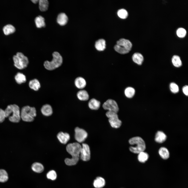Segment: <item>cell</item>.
<instances>
[{
  "mask_svg": "<svg viewBox=\"0 0 188 188\" xmlns=\"http://www.w3.org/2000/svg\"><path fill=\"white\" fill-rule=\"evenodd\" d=\"M95 46L97 50L99 51H103L105 48V41L103 39H99L96 41Z\"/></svg>",
  "mask_w": 188,
  "mask_h": 188,
  "instance_id": "603a6c76",
  "label": "cell"
},
{
  "mask_svg": "<svg viewBox=\"0 0 188 188\" xmlns=\"http://www.w3.org/2000/svg\"><path fill=\"white\" fill-rule=\"evenodd\" d=\"M176 33L178 37L183 38L185 36L186 32L184 28L180 27L177 30Z\"/></svg>",
  "mask_w": 188,
  "mask_h": 188,
  "instance_id": "e575fe53",
  "label": "cell"
},
{
  "mask_svg": "<svg viewBox=\"0 0 188 188\" xmlns=\"http://www.w3.org/2000/svg\"><path fill=\"white\" fill-rule=\"evenodd\" d=\"M41 111L42 114L46 116H50L53 113L51 106L48 104H44L42 106L41 109Z\"/></svg>",
  "mask_w": 188,
  "mask_h": 188,
  "instance_id": "9a60e30c",
  "label": "cell"
},
{
  "mask_svg": "<svg viewBox=\"0 0 188 188\" xmlns=\"http://www.w3.org/2000/svg\"><path fill=\"white\" fill-rule=\"evenodd\" d=\"M74 84L76 87L80 90L83 89L86 86V82L85 80L83 77H77L74 81Z\"/></svg>",
  "mask_w": 188,
  "mask_h": 188,
  "instance_id": "7c38bea8",
  "label": "cell"
},
{
  "mask_svg": "<svg viewBox=\"0 0 188 188\" xmlns=\"http://www.w3.org/2000/svg\"><path fill=\"white\" fill-rule=\"evenodd\" d=\"M75 138L78 143L84 142L87 137V133L84 129L77 127L75 129Z\"/></svg>",
  "mask_w": 188,
  "mask_h": 188,
  "instance_id": "8fae6325",
  "label": "cell"
},
{
  "mask_svg": "<svg viewBox=\"0 0 188 188\" xmlns=\"http://www.w3.org/2000/svg\"><path fill=\"white\" fill-rule=\"evenodd\" d=\"M158 153L161 157L163 159H167L169 157V152L167 149L164 147H161L159 150Z\"/></svg>",
  "mask_w": 188,
  "mask_h": 188,
  "instance_id": "484cf974",
  "label": "cell"
},
{
  "mask_svg": "<svg viewBox=\"0 0 188 188\" xmlns=\"http://www.w3.org/2000/svg\"><path fill=\"white\" fill-rule=\"evenodd\" d=\"M30 88L35 91H37L41 87L40 84L38 79H34L30 80L28 83Z\"/></svg>",
  "mask_w": 188,
  "mask_h": 188,
  "instance_id": "d6986e66",
  "label": "cell"
},
{
  "mask_svg": "<svg viewBox=\"0 0 188 188\" xmlns=\"http://www.w3.org/2000/svg\"><path fill=\"white\" fill-rule=\"evenodd\" d=\"M129 142L131 145L134 146L129 148L130 151L134 153L138 154L144 151L146 149L144 141L139 137H135L131 138L129 140Z\"/></svg>",
  "mask_w": 188,
  "mask_h": 188,
  "instance_id": "277c9868",
  "label": "cell"
},
{
  "mask_svg": "<svg viewBox=\"0 0 188 188\" xmlns=\"http://www.w3.org/2000/svg\"><path fill=\"white\" fill-rule=\"evenodd\" d=\"M149 157L148 153L144 151L138 154V159L140 162L144 163L148 160Z\"/></svg>",
  "mask_w": 188,
  "mask_h": 188,
  "instance_id": "f546056e",
  "label": "cell"
},
{
  "mask_svg": "<svg viewBox=\"0 0 188 188\" xmlns=\"http://www.w3.org/2000/svg\"><path fill=\"white\" fill-rule=\"evenodd\" d=\"M57 136L59 142L63 144H66L70 139V136L68 133L62 132H59Z\"/></svg>",
  "mask_w": 188,
  "mask_h": 188,
  "instance_id": "4fadbf2b",
  "label": "cell"
},
{
  "mask_svg": "<svg viewBox=\"0 0 188 188\" xmlns=\"http://www.w3.org/2000/svg\"><path fill=\"white\" fill-rule=\"evenodd\" d=\"M173 65L176 67H179L182 65V62L180 57L177 55H174L172 59Z\"/></svg>",
  "mask_w": 188,
  "mask_h": 188,
  "instance_id": "4dcf8cb0",
  "label": "cell"
},
{
  "mask_svg": "<svg viewBox=\"0 0 188 188\" xmlns=\"http://www.w3.org/2000/svg\"><path fill=\"white\" fill-rule=\"evenodd\" d=\"M36 115V111L35 108L28 105L23 107L20 111L21 118L25 122L33 121Z\"/></svg>",
  "mask_w": 188,
  "mask_h": 188,
  "instance_id": "5b68a950",
  "label": "cell"
},
{
  "mask_svg": "<svg viewBox=\"0 0 188 188\" xmlns=\"http://www.w3.org/2000/svg\"><path fill=\"white\" fill-rule=\"evenodd\" d=\"M80 157L84 161H89L91 157V153L89 146L86 143H83L81 148Z\"/></svg>",
  "mask_w": 188,
  "mask_h": 188,
  "instance_id": "30bf717a",
  "label": "cell"
},
{
  "mask_svg": "<svg viewBox=\"0 0 188 188\" xmlns=\"http://www.w3.org/2000/svg\"><path fill=\"white\" fill-rule=\"evenodd\" d=\"M170 88L171 91L174 93H176L178 92L179 91L178 85L174 83H172L170 84Z\"/></svg>",
  "mask_w": 188,
  "mask_h": 188,
  "instance_id": "d590c367",
  "label": "cell"
},
{
  "mask_svg": "<svg viewBox=\"0 0 188 188\" xmlns=\"http://www.w3.org/2000/svg\"><path fill=\"white\" fill-rule=\"evenodd\" d=\"M132 44L128 40L121 38L117 41L114 47L115 50L118 53L124 54L128 53L131 50Z\"/></svg>",
  "mask_w": 188,
  "mask_h": 188,
  "instance_id": "8992f818",
  "label": "cell"
},
{
  "mask_svg": "<svg viewBox=\"0 0 188 188\" xmlns=\"http://www.w3.org/2000/svg\"><path fill=\"white\" fill-rule=\"evenodd\" d=\"M106 115L108 118L109 123L112 127L116 128L120 127L122 122L119 119L117 113L108 111L106 112Z\"/></svg>",
  "mask_w": 188,
  "mask_h": 188,
  "instance_id": "ba28073f",
  "label": "cell"
},
{
  "mask_svg": "<svg viewBox=\"0 0 188 188\" xmlns=\"http://www.w3.org/2000/svg\"><path fill=\"white\" fill-rule=\"evenodd\" d=\"M167 136L163 132L158 131L156 133L155 137V141L161 143L164 142L167 139Z\"/></svg>",
  "mask_w": 188,
  "mask_h": 188,
  "instance_id": "ffe728a7",
  "label": "cell"
},
{
  "mask_svg": "<svg viewBox=\"0 0 188 188\" xmlns=\"http://www.w3.org/2000/svg\"><path fill=\"white\" fill-rule=\"evenodd\" d=\"M106 182L104 179L101 177H97L94 180L93 185L95 188H102L105 185Z\"/></svg>",
  "mask_w": 188,
  "mask_h": 188,
  "instance_id": "5bb4252c",
  "label": "cell"
},
{
  "mask_svg": "<svg viewBox=\"0 0 188 188\" xmlns=\"http://www.w3.org/2000/svg\"><path fill=\"white\" fill-rule=\"evenodd\" d=\"M14 66L19 69H22L27 67L29 63L27 57L21 52H18L13 57Z\"/></svg>",
  "mask_w": 188,
  "mask_h": 188,
  "instance_id": "52a82bcc",
  "label": "cell"
},
{
  "mask_svg": "<svg viewBox=\"0 0 188 188\" xmlns=\"http://www.w3.org/2000/svg\"><path fill=\"white\" fill-rule=\"evenodd\" d=\"M101 103L96 99L93 98L89 102L88 105L90 109L93 110L98 109L100 106Z\"/></svg>",
  "mask_w": 188,
  "mask_h": 188,
  "instance_id": "ac0fdd59",
  "label": "cell"
},
{
  "mask_svg": "<svg viewBox=\"0 0 188 188\" xmlns=\"http://www.w3.org/2000/svg\"><path fill=\"white\" fill-rule=\"evenodd\" d=\"M117 14L122 19L126 18L128 15L127 11L124 9H121L119 10L117 12Z\"/></svg>",
  "mask_w": 188,
  "mask_h": 188,
  "instance_id": "836d02e7",
  "label": "cell"
},
{
  "mask_svg": "<svg viewBox=\"0 0 188 188\" xmlns=\"http://www.w3.org/2000/svg\"><path fill=\"white\" fill-rule=\"evenodd\" d=\"M39 0H31V1L34 4H36L37 2H38Z\"/></svg>",
  "mask_w": 188,
  "mask_h": 188,
  "instance_id": "f35d334b",
  "label": "cell"
},
{
  "mask_svg": "<svg viewBox=\"0 0 188 188\" xmlns=\"http://www.w3.org/2000/svg\"><path fill=\"white\" fill-rule=\"evenodd\" d=\"M5 116L9 120L13 123H18L21 119L20 111L19 106L16 104L8 105L5 110Z\"/></svg>",
  "mask_w": 188,
  "mask_h": 188,
  "instance_id": "7a4b0ae2",
  "label": "cell"
},
{
  "mask_svg": "<svg viewBox=\"0 0 188 188\" xmlns=\"http://www.w3.org/2000/svg\"><path fill=\"white\" fill-rule=\"evenodd\" d=\"M103 108L108 111L117 113L119 108L116 102L114 100L109 99L104 102L102 105Z\"/></svg>",
  "mask_w": 188,
  "mask_h": 188,
  "instance_id": "9c48e42d",
  "label": "cell"
},
{
  "mask_svg": "<svg viewBox=\"0 0 188 188\" xmlns=\"http://www.w3.org/2000/svg\"><path fill=\"white\" fill-rule=\"evenodd\" d=\"M3 30L4 34L8 35L14 33L15 31V28L12 25L8 24L3 27Z\"/></svg>",
  "mask_w": 188,
  "mask_h": 188,
  "instance_id": "d4e9b609",
  "label": "cell"
},
{
  "mask_svg": "<svg viewBox=\"0 0 188 188\" xmlns=\"http://www.w3.org/2000/svg\"><path fill=\"white\" fill-rule=\"evenodd\" d=\"M35 22L36 26L38 28L44 27L45 25L44 18L40 15L36 17L35 19Z\"/></svg>",
  "mask_w": 188,
  "mask_h": 188,
  "instance_id": "4316f807",
  "label": "cell"
},
{
  "mask_svg": "<svg viewBox=\"0 0 188 188\" xmlns=\"http://www.w3.org/2000/svg\"><path fill=\"white\" fill-rule=\"evenodd\" d=\"M5 118L4 110L0 108V123L3 122Z\"/></svg>",
  "mask_w": 188,
  "mask_h": 188,
  "instance_id": "8d00e7d4",
  "label": "cell"
},
{
  "mask_svg": "<svg viewBox=\"0 0 188 188\" xmlns=\"http://www.w3.org/2000/svg\"><path fill=\"white\" fill-rule=\"evenodd\" d=\"M31 168L34 172L38 173L42 172L44 169L43 165L40 163L38 162L33 163L32 165Z\"/></svg>",
  "mask_w": 188,
  "mask_h": 188,
  "instance_id": "44dd1931",
  "label": "cell"
},
{
  "mask_svg": "<svg viewBox=\"0 0 188 188\" xmlns=\"http://www.w3.org/2000/svg\"><path fill=\"white\" fill-rule=\"evenodd\" d=\"M132 58L134 62L139 65L142 64L144 60L142 55L138 52H136L132 56Z\"/></svg>",
  "mask_w": 188,
  "mask_h": 188,
  "instance_id": "7402d4cb",
  "label": "cell"
},
{
  "mask_svg": "<svg viewBox=\"0 0 188 188\" xmlns=\"http://www.w3.org/2000/svg\"><path fill=\"white\" fill-rule=\"evenodd\" d=\"M15 79L16 83L18 84L25 83L26 81L25 75L23 73L18 72L15 76Z\"/></svg>",
  "mask_w": 188,
  "mask_h": 188,
  "instance_id": "cb8c5ba5",
  "label": "cell"
},
{
  "mask_svg": "<svg viewBox=\"0 0 188 188\" xmlns=\"http://www.w3.org/2000/svg\"><path fill=\"white\" fill-rule=\"evenodd\" d=\"M68 18L67 15L64 13H61L58 15L57 19V23L61 26L66 25L68 21Z\"/></svg>",
  "mask_w": 188,
  "mask_h": 188,
  "instance_id": "e0dca14e",
  "label": "cell"
},
{
  "mask_svg": "<svg viewBox=\"0 0 188 188\" xmlns=\"http://www.w3.org/2000/svg\"><path fill=\"white\" fill-rule=\"evenodd\" d=\"M8 177L6 171L3 169H0V182H4L8 179Z\"/></svg>",
  "mask_w": 188,
  "mask_h": 188,
  "instance_id": "1f68e13d",
  "label": "cell"
},
{
  "mask_svg": "<svg viewBox=\"0 0 188 188\" xmlns=\"http://www.w3.org/2000/svg\"><path fill=\"white\" fill-rule=\"evenodd\" d=\"M52 56L53 58L51 61H46L44 63V68L48 70H53L59 67L63 63V58L58 52H54Z\"/></svg>",
  "mask_w": 188,
  "mask_h": 188,
  "instance_id": "3957f363",
  "label": "cell"
},
{
  "mask_svg": "<svg viewBox=\"0 0 188 188\" xmlns=\"http://www.w3.org/2000/svg\"><path fill=\"white\" fill-rule=\"evenodd\" d=\"M185 95L187 96L188 95V86L187 85H185L184 86L182 89Z\"/></svg>",
  "mask_w": 188,
  "mask_h": 188,
  "instance_id": "74e56055",
  "label": "cell"
},
{
  "mask_svg": "<svg viewBox=\"0 0 188 188\" xmlns=\"http://www.w3.org/2000/svg\"><path fill=\"white\" fill-rule=\"evenodd\" d=\"M135 92V90L134 88L131 87H128L125 89L124 93L127 98H131L134 96Z\"/></svg>",
  "mask_w": 188,
  "mask_h": 188,
  "instance_id": "83f0119b",
  "label": "cell"
},
{
  "mask_svg": "<svg viewBox=\"0 0 188 188\" xmlns=\"http://www.w3.org/2000/svg\"><path fill=\"white\" fill-rule=\"evenodd\" d=\"M81 146L78 142L70 143L66 147L67 151L72 156L71 158H66L64 160L65 164L69 166L76 165L78 162L80 156Z\"/></svg>",
  "mask_w": 188,
  "mask_h": 188,
  "instance_id": "6da1fadb",
  "label": "cell"
},
{
  "mask_svg": "<svg viewBox=\"0 0 188 188\" xmlns=\"http://www.w3.org/2000/svg\"><path fill=\"white\" fill-rule=\"evenodd\" d=\"M77 96L78 99L81 101H86L89 98V94L87 91L85 90L81 89L78 91Z\"/></svg>",
  "mask_w": 188,
  "mask_h": 188,
  "instance_id": "2e32d148",
  "label": "cell"
},
{
  "mask_svg": "<svg viewBox=\"0 0 188 188\" xmlns=\"http://www.w3.org/2000/svg\"><path fill=\"white\" fill-rule=\"evenodd\" d=\"M47 178L51 180H55L57 177V174L56 172L54 170L49 171L46 174Z\"/></svg>",
  "mask_w": 188,
  "mask_h": 188,
  "instance_id": "d6a6232c",
  "label": "cell"
},
{
  "mask_svg": "<svg viewBox=\"0 0 188 188\" xmlns=\"http://www.w3.org/2000/svg\"><path fill=\"white\" fill-rule=\"evenodd\" d=\"M38 2L39 9L41 11H44L47 10L49 4L48 0H40Z\"/></svg>",
  "mask_w": 188,
  "mask_h": 188,
  "instance_id": "f1b7e54d",
  "label": "cell"
}]
</instances>
